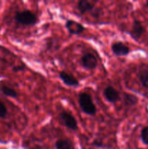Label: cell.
Wrapping results in <instances>:
<instances>
[{"label": "cell", "mask_w": 148, "mask_h": 149, "mask_svg": "<svg viewBox=\"0 0 148 149\" xmlns=\"http://www.w3.org/2000/svg\"><path fill=\"white\" fill-rule=\"evenodd\" d=\"M78 104L83 113L89 116H94L97 113V108L91 95L86 93H81L78 95Z\"/></svg>", "instance_id": "6da1fadb"}, {"label": "cell", "mask_w": 148, "mask_h": 149, "mask_svg": "<svg viewBox=\"0 0 148 149\" xmlns=\"http://www.w3.org/2000/svg\"><path fill=\"white\" fill-rule=\"evenodd\" d=\"M14 19L17 23L23 26H34L38 22V17L29 10L17 11L15 14Z\"/></svg>", "instance_id": "7a4b0ae2"}, {"label": "cell", "mask_w": 148, "mask_h": 149, "mask_svg": "<svg viewBox=\"0 0 148 149\" xmlns=\"http://www.w3.org/2000/svg\"><path fill=\"white\" fill-rule=\"evenodd\" d=\"M59 116V118H60L61 120H62V122L64 123V125H65V127H68V129L73 131L78 130V123H77V120L71 113H69V112H60Z\"/></svg>", "instance_id": "3957f363"}, {"label": "cell", "mask_w": 148, "mask_h": 149, "mask_svg": "<svg viewBox=\"0 0 148 149\" xmlns=\"http://www.w3.org/2000/svg\"><path fill=\"white\" fill-rule=\"evenodd\" d=\"M81 63L82 66L86 70H93L97 68V60L92 53L87 52L81 58Z\"/></svg>", "instance_id": "277c9868"}, {"label": "cell", "mask_w": 148, "mask_h": 149, "mask_svg": "<svg viewBox=\"0 0 148 149\" xmlns=\"http://www.w3.org/2000/svg\"><path fill=\"white\" fill-rule=\"evenodd\" d=\"M65 28L70 34L79 35L85 31L86 28L81 23L73 20H68L65 23Z\"/></svg>", "instance_id": "5b68a950"}, {"label": "cell", "mask_w": 148, "mask_h": 149, "mask_svg": "<svg viewBox=\"0 0 148 149\" xmlns=\"http://www.w3.org/2000/svg\"><path fill=\"white\" fill-rule=\"evenodd\" d=\"M111 49L113 53L118 57L126 56L130 52V49L129 47L121 42H116L113 43Z\"/></svg>", "instance_id": "8992f818"}, {"label": "cell", "mask_w": 148, "mask_h": 149, "mask_svg": "<svg viewBox=\"0 0 148 149\" xmlns=\"http://www.w3.org/2000/svg\"><path fill=\"white\" fill-rule=\"evenodd\" d=\"M104 97L109 103H114L120 100V95L118 90L113 86H107L103 92Z\"/></svg>", "instance_id": "52a82bcc"}, {"label": "cell", "mask_w": 148, "mask_h": 149, "mask_svg": "<svg viewBox=\"0 0 148 149\" xmlns=\"http://www.w3.org/2000/svg\"><path fill=\"white\" fill-rule=\"evenodd\" d=\"M59 77L61 81L68 87H78L79 86V81L71 74L65 71H61L59 74Z\"/></svg>", "instance_id": "ba28073f"}, {"label": "cell", "mask_w": 148, "mask_h": 149, "mask_svg": "<svg viewBox=\"0 0 148 149\" xmlns=\"http://www.w3.org/2000/svg\"><path fill=\"white\" fill-rule=\"evenodd\" d=\"M145 32V29L142 26V23L139 20H134L132 23L131 31V36L136 40L139 39Z\"/></svg>", "instance_id": "9c48e42d"}, {"label": "cell", "mask_w": 148, "mask_h": 149, "mask_svg": "<svg viewBox=\"0 0 148 149\" xmlns=\"http://www.w3.org/2000/svg\"><path fill=\"white\" fill-rule=\"evenodd\" d=\"M96 1H89V0H81L77 3V8L81 14H84L89 11H91L94 9Z\"/></svg>", "instance_id": "30bf717a"}, {"label": "cell", "mask_w": 148, "mask_h": 149, "mask_svg": "<svg viewBox=\"0 0 148 149\" xmlns=\"http://www.w3.org/2000/svg\"><path fill=\"white\" fill-rule=\"evenodd\" d=\"M55 148L57 149H75L73 143L68 138H61L55 142Z\"/></svg>", "instance_id": "8fae6325"}, {"label": "cell", "mask_w": 148, "mask_h": 149, "mask_svg": "<svg viewBox=\"0 0 148 149\" xmlns=\"http://www.w3.org/2000/svg\"><path fill=\"white\" fill-rule=\"evenodd\" d=\"M0 92L7 97H12V98H17L18 96V94L14 89L10 88L4 84H0Z\"/></svg>", "instance_id": "7c38bea8"}, {"label": "cell", "mask_w": 148, "mask_h": 149, "mask_svg": "<svg viewBox=\"0 0 148 149\" xmlns=\"http://www.w3.org/2000/svg\"><path fill=\"white\" fill-rule=\"evenodd\" d=\"M138 77L142 87L145 89H148V70L145 68L141 69L139 71Z\"/></svg>", "instance_id": "4fadbf2b"}, {"label": "cell", "mask_w": 148, "mask_h": 149, "mask_svg": "<svg viewBox=\"0 0 148 149\" xmlns=\"http://www.w3.org/2000/svg\"><path fill=\"white\" fill-rule=\"evenodd\" d=\"M123 100H124L125 104L127 106H135L138 103V98L135 95L129 93H124L123 95Z\"/></svg>", "instance_id": "5bb4252c"}, {"label": "cell", "mask_w": 148, "mask_h": 149, "mask_svg": "<svg viewBox=\"0 0 148 149\" xmlns=\"http://www.w3.org/2000/svg\"><path fill=\"white\" fill-rule=\"evenodd\" d=\"M141 139L145 145H148V126L142 128L141 131Z\"/></svg>", "instance_id": "9a60e30c"}, {"label": "cell", "mask_w": 148, "mask_h": 149, "mask_svg": "<svg viewBox=\"0 0 148 149\" xmlns=\"http://www.w3.org/2000/svg\"><path fill=\"white\" fill-rule=\"evenodd\" d=\"M7 113H8V111H7V109L6 106L2 102L0 101V118H1V119L6 118Z\"/></svg>", "instance_id": "2e32d148"}, {"label": "cell", "mask_w": 148, "mask_h": 149, "mask_svg": "<svg viewBox=\"0 0 148 149\" xmlns=\"http://www.w3.org/2000/svg\"><path fill=\"white\" fill-rule=\"evenodd\" d=\"M92 145L94 146L97 147V148H102L104 146V143L100 139H95L92 143Z\"/></svg>", "instance_id": "e0dca14e"}, {"label": "cell", "mask_w": 148, "mask_h": 149, "mask_svg": "<svg viewBox=\"0 0 148 149\" xmlns=\"http://www.w3.org/2000/svg\"><path fill=\"white\" fill-rule=\"evenodd\" d=\"M23 69V66H15V67H13L12 71H15V72H18V71H22Z\"/></svg>", "instance_id": "ac0fdd59"}, {"label": "cell", "mask_w": 148, "mask_h": 149, "mask_svg": "<svg viewBox=\"0 0 148 149\" xmlns=\"http://www.w3.org/2000/svg\"><path fill=\"white\" fill-rule=\"evenodd\" d=\"M147 6L148 7V1H147Z\"/></svg>", "instance_id": "d6986e66"}]
</instances>
